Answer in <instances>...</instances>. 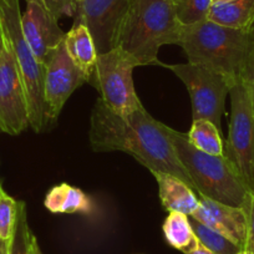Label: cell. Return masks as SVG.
Returning a JSON list of instances; mask_svg holds the SVG:
<instances>
[{"instance_id":"9","label":"cell","mask_w":254,"mask_h":254,"mask_svg":"<svg viewBox=\"0 0 254 254\" xmlns=\"http://www.w3.org/2000/svg\"><path fill=\"white\" fill-rule=\"evenodd\" d=\"M1 39L3 48L0 53V131L16 136L30 127L28 102L10 44L3 33Z\"/></svg>"},{"instance_id":"1","label":"cell","mask_w":254,"mask_h":254,"mask_svg":"<svg viewBox=\"0 0 254 254\" xmlns=\"http://www.w3.org/2000/svg\"><path fill=\"white\" fill-rule=\"evenodd\" d=\"M167 127L153 119L143 106L130 114L119 115L99 99L91 112L89 140L96 152H126L151 172L170 173L196 190L178 160Z\"/></svg>"},{"instance_id":"20","label":"cell","mask_w":254,"mask_h":254,"mask_svg":"<svg viewBox=\"0 0 254 254\" xmlns=\"http://www.w3.org/2000/svg\"><path fill=\"white\" fill-rule=\"evenodd\" d=\"M176 19L182 26L207 20L212 0H171Z\"/></svg>"},{"instance_id":"24","label":"cell","mask_w":254,"mask_h":254,"mask_svg":"<svg viewBox=\"0 0 254 254\" xmlns=\"http://www.w3.org/2000/svg\"><path fill=\"white\" fill-rule=\"evenodd\" d=\"M243 209L247 216V241L244 249L254 254V190L247 197Z\"/></svg>"},{"instance_id":"7","label":"cell","mask_w":254,"mask_h":254,"mask_svg":"<svg viewBox=\"0 0 254 254\" xmlns=\"http://www.w3.org/2000/svg\"><path fill=\"white\" fill-rule=\"evenodd\" d=\"M231 120L224 156L242 180L254 190V111L243 81L229 90Z\"/></svg>"},{"instance_id":"30","label":"cell","mask_w":254,"mask_h":254,"mask_svg":"<svg viewBox=\"0 0 254 254\" xmlns=\"http://www.w3.org/2000/svg\"><path fill=\"white\" fill-rule=\"evenodd\" d=\"M213 3H229V1H233V0H212Z\"/></svg>"},{"instance_id":"2","label":"cell","mask_w":254,"mask_h":254,"mask_svg":"<svg viewBox=\"0 0 254 254\" xmlns=\"http://www.w3.org/2000/svg\"><path fill=\"white\" fill-rule=\"evenodd\" d=\"M178 45L185 50L188 63L222 75L232 87L242 80L253 36L252 31L227 28L207 19L182 26Z\"/></svg>"},{"instance_id":"29","label":"cell","mask_w":254,"mask_h":254,"mask_svg":"<svg viewBox=\"0 0 254 254\" xmlns=\"http://www.w3.org/2000/svg\"><path fill=\"white\" fill-rule=\"evenodd\" d=\"M8 244L9 242H4L0 239V254H6V251H8Z\"/></svg>"},{"instance_id":"15","label":"cell","mask_w":254,"mask_h":254,"mask_svg":"<svg viewBox=\"0 0 254 254\" xmlns=\"http://www.w3.org/2000/svg\"><path fill=\"white\" fill-rule=\"evenodd\" d=\"M64 44L75 65L86 75L87 82L95 71L97 61V49L94 38L82 23L75 21L72 28L65 33Z\"/></svg>"},{"instance_id":"12","label":"cell","mask_w":254,"mask_h":254,"mask_svg":"<svg viewBox=\"0 0 254 254\" xmlns=\"http://www.w3.org/2000/svg\"><path fill=\"white\" fill-rule=\"evenodd\" d=\"M132 0H82L76 3L75 21L87 26L97 53L115 48L116 33Z\"/></svg>"},{"instance_id":"34","label":"cell","mask_w":254,"mask_h":254,"mask_svg":"<svg viewBox=\"0 0 254 254\" xmlns=\"http://www.w3.org/2000/svg\"><path fill=\"white\" fill-rule=\"evenodd\" d=\"M79 1H82V0H76V3H79Z\"/></svg>"},{"instance_id":"26","label":"cell","mask_w":254,"mask_h":254,"mask_svg":"<svg viewBox=\"0 0 254 254\" xmlns=\"http://www.w3.org/2000/svg\"><path fill=\"white\" fill-rule=\"evenodd\" d=\"M242 81L246 85L247 91H248L249 99H251L252 106L254 111V44L252 46L249 55L247 58L246 65H244L243 74H242Z\"/></svg>"},{"instance_id":"8","label":"cell","mask_w":254,"mask_h":254,"mask_svg":"<svg viewBox=\"0 0 254 254\" xmlns=\"http://www.w3.org/2000/svg\"><path fill=\"white\" fill-rule=\"evenodd\" d=\"M158 65L171 70L187 87L192 102L193 120L204 119L221 130V120L224 114V102L229 94L228 81L222 75L194 64Z\"/></svg>"},{"instance_id":"6","label":"cell","mask_w":254,"mask_h":254,"mask_svg":"<svg viewBox=\"0 0 254 254\" xmlns=\"http://www.w3.org/2000/svg\"><path fill=\"white\" fill-rule=\"evenodd\" d=\"M141 66L133 56L120 48L97 54L96 66L90 84L99 90L110 110L119 115H127L142 106L133 85V69Z\"/></svg>"},{"instance_id":"17","label":"cell","mask_w":254,"mask_h":254,"mask_svg":"<svg viewBox=\"0 0 254 254\" xmlns=\"http://www.w3.org/2000/svg\"><path fill=\"white\" fill-rule=\"evenodd\" d=\"M207 19L227 28L252 31L254 28V0L213 3Z\"/></svg>"},{"instance_id":"3","label":"cell","mask_w":254,"mask_h":254,"mask_svg":"<svg viewBox=\"0 0 254 254\" xmlns=\"http://www.w3.org/2000/svg\"><path fill=\"white\" fill-rule=\"evenodd\" d=\"M181 28L171 0H132L117 29L115 48L133 56L141 66L158 65L160 48L178 45Z\"/></svg>"},{"instance_id":"28","label":"cell","mask_w":254,"mask_h":254,"mask_svg":"<svg viewBox=\"0 0 254 254\" xmlns=\"http://www.w3.org/2000/svg\"><path fill=\"white\" fill-rule=\"evenodd\" d=\"M30 254H44L43 252H41L40 246H39L38 239L35 238V236H33V238H31V243H30Z\"/></svg>"},{"instance_id":"21","label":"cell","mask_w":254,"mask_h":254,"mask_svg":"<svg viewBox=\"0 0 254 254\" xmlns=\"http://www.w3.org/2000/svg\"><path fill=\"white\" fill-rule=\"evenodd\" d=\"M190 222L192 228H193L194 234L198 238V241L201 242V244H203L207 249L213 252L214 254H237L239 251H242L238 246H236L228 238L222 236L218 232L213 231L209 227L204 226L203 223L192 218L190 216Z\"/></svg>"},{"instance_id":"31","label":"cell","mask_w":254,"mask_h":254,"mask_svg":"<svg viewBox=\"0 0 254 254\" xmlns=\"http://www.w3.org/2000/svg\"><path fill=\"white\" fill-rule=\"evenodd\" d=\"M237 254H253V253H251V252L246 251V249H242V251H239Z\"/></svg>"},{"instance_id":"18","label":"cell","mask_w":254,"mask_h":254,"mask_svg":"<svg viewBox=\"0 0 254 254\" xmlns=\"http://www.w3.org/2000/svg\"><path fill=\"white\" fill-rule=\"evenodd\" d=\"M163 234L171 247L177 251L187 253L198 243V238L190 226V216L178 212H168L163 222Z\"/></svg>"},{"instance_id":"4","label":"cell","mask_w":254,"mask_h":254,"mask_svg":"<svg viewBox=\"0 0 254 254\" xmlns=\"http://www.w3.org/2000/svg\"><path fill=\"white\" fill-rule=\"evenodd\" d=\"M178 160L187 171L199 196L228 204L243 207L252 190L242 180L226 156H213L197 150L188 142L186 133L167 127Z\"/></svg>"},{"instance_id":"5","label":"cell","mask_w":254,"mask_h":254,"mask_svg":"<svg viewBox=\"0 0 254 254\" xmlns=\"http://www.w3.org/2000/svg\"><path fill=\"white\" fill-rule=\"evenodd\" d=\"M0 30L8 39L18 64L28 102L29 125L35 132H40L49 124L44 100L45 69L23 35L19 0H0Z\"/></svg>"},{"instance_id":"33","label":"cell","mask_w":254,"mask_h":254,"mask_svg":"<svg viewBox=\"0 0 254 254\" xmlns=\"http://www.w3.org/2000/svg\"><path fill=\"white\" fill-rule=\"evenodd\" d=\"M252 36H253V44H254V28L253 30H252Z\"/></svg>"},{"instance_id":"10","label":"cell","mask_w":254,"mask_h":254,"mask_svg":"<svg viewBox=\"0 0 254 254\" xmlns=\"http://www.w3.org/2000/svg\"><path fill=\"white\" fill-rule=\"evenodd\" d=\"M86 81V75L75 65L63 41L51 55L44 72V100L48 121L58 119L72 92Z\"/></svg>"},{"instance_id":"11","label":"cell","mask_w":254,"mask_h":254,"mask_svg":"<svg viewBox=\"0 0 254 254\" xmlns=\"http://www.w3.org/2000/svg\"><path fill=\"white\" fill-rule=\"evenodd\" d=\"M25 1V13L21 14V30L31 51L45 69L54 51L64 41L65 33L44 0Z\"/></svg>"},{"instance_id":"19","label":"cell","mask_w":254,"mask_h":254,"mask_svg":"<svg viewBox=\"0 0 254 254\" xmlns=\"http://www.w3.org/2000/svg\"><path fill=\"white\" fill-rule=\"evenodd\" d=\"M187 138L190 145L202 152L213 156L224 155L221 130H218L208 120H193L190 132L187 133Z\"/></svg>"},{"instance_id":"25","label":"cell","mask_w":254,"mask_h":254,"mask_svg":"<svg viewBox=\"0 0 254 254\" xmlns=\"http://www.w3.org/2000/svg\"><path fill=\"white\" fill-rule=\"evenodd\" d=\"M51 13L60 19L61 16H75L76 0H44Z\"/></svg>"},{"instance_id":"14","label":"cell","mask_w":254,"mask_h":254,"mask_svg":"<svg viewBox=\"0 0 254 254\" xmlns=\"http://www.w3.org/2000/svg\"><path fill=\"white\" fill-rule=\"evenodd\" d=\"M158 185L161 203L167 212H178L192 216L199 207V198L196 190H192L180 178L163 172H151Z\"/></svg>"},{"instance_id":"16","label":"cell","mask_w":254,"mask_h":254,"mask_svg":"<svg viewBox=\"0 0 254 254\" xmlns=\"http://www.w3.org/2000/svg\"><path fill=\"white\" fill-rule=\"evenodd\" d=\"M44 206L51 213L90 214L95 209L91 198L80 188L67 183L56 185L46 193Z\"/></svg>"},{"instance_id":"27","label":"cell","mask_w":254,"mask_h":254,"mask_svg":"<svg viewBox=\"0 0 254 254\" xmlns=\"http://www.w3.org/2000/svg\"><path fill=\"white\" fill-rule=\"evenodd\" d=\"M185 254H214L213 252H211L209 249H207L203 244H201V242L198 241V243L193 247V248L188 251L187 253Z\"/></svg>"},{"instance_id":"32","label":"cell","mask_w":254,"mask_h":254,"mask_svg":"<svg viewBox=\"0 0 254 254\" xmlns=\"http://www.w3.org/2000/svg\"><path fill=\"white\" fill-rule=\"evenodd\" d=\"M1 48H3V39H1V31H0V53H1Z\"/></svg>"},{"instance_id":"22","label":"cell","mask_w":254,"mask_h":254,"mask_svg":"<svg viewBox=\"0 0 254 254\" xmlns=\"http://www.w3.org/2000/svg\"><path fill=\"white\" fill-rule=\"evenodd\" d=\"M33 236L34 234L29 228L26 204L19 201L18 217H16L13 236L9 241L6 254H30V243Z\"/></svg>"},{"instance_id":"13","label":"cell","mask_w":254,"mask_h":254,"mask_svg":"<svg viewBox=\"0 0 254 254\" xmlns=\"http://www.w3.org/2000/svg\"><path fill=\"white\" fill-rule=\"evenodd\" d=\"M190 217L221 233L241 249L246 247L247 216L243 207L228 206L201 196L198 209Z\"/></svg>"},{"instance_id":"23","label":"cell","mask_w":254,"mask_h":254,"mask_svg":"<svg viewBox=\"0 0 254 254\" xmlns=\"http://www.w3.org/2000/svg\"><path fill=\"white\" fill-rule=\"evenodd\" d=\"M19 201L9 196L0 186V239L10 241L18 217Z\"/></svg>"}]
</instances>
